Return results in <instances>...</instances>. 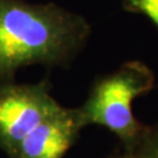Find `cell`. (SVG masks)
I'll list each match as a JSON object with an SVG mask.
<instances>
[{"label": "cell", "instance_id": "cell-1", "mask_svg": "<svg viewBox=\"0 0 158 158\" xmlns=\"http://www.w3.org/2000/svg\"><path fill=\"white\" fill-rule=\"evenodd\" d=\"M90 34L85 17L54 2L0 0V82L31 64L66 66Z\"/></svg>", "mask_w": 158, "mask_h": 158}, {"label": "cell", "instance_id": "cell-2", "mask_svg": "<svg viewBox=\"0 0 158 158\" xmlns=\"http://www.w3.org/2000/svg\"><path fill=\"white\" fill-rule=\"evenodd\" d=\"M153 85V73L141 61L125 62L116 72L96 80L88 98L77 108L83 127H104L118 137L123 147L129 145L143 128L132 113V102Z\"/></svg>", "mask_w": 158, "mask_h": 158}, {"label": "cell", "instance_id": "cell-3", "mask_svg": "<svg viewBox=\"0 0 158 158\" xmlns=\"http://www.w3.org/2000/svg\"><path fill=\"white\" fill-rule=\"evenodd\" d=\"M62 106L49 93V85L0 82V149L10 157L29 132Z\"/></svg>", "mask_w": 158, "mask_h": 158}, {"label": "cell", "instance_id": "cell-4", "mask_svg": "<svg viewBox=\"0 0 158 158\" xmlns=\"http://www.w3.org/2000/svg\"><path fill=\"white\" fill-rule=\"evenodd\" d=\"M83 128L77 108L61 107L20 142L11 158H62Z\"/></svg>", "mask_w": 158, "mask_h": 158}, {"label": "cell", "instance_id": "cell-5", "mask_svg": "<svg viewBox=\"0 0 158 158\" xmlns=\"http://www.w3.org/2000/svg\"><path fill=\"white\" fill-rule=\"evenodd\" d=\"M114 158H158V121L143 125L135 141L123 147V152Z\"/></svg>", "mask_w": 158, "mask_h": 158}, {"label": "cell", "instance_id": "cell-6", "mask_svg": "<svg viewBox=\"0 0 158 158\" xmlns=\"http://www.w3.org/2000/svg\"><path fill=\"white\" fill-rule=\"evenodd\" d=\"M122 6L127 12L148 17L158 28V0H122Z\"/></svg>", "mask_w": 158, "mask_h": 158}, {"label": "cell", "instance_id": "cell-7", "mask_svg": "<svg viewBox=\"0 0 158 158\" xmlns=\"http://www.w3.org/2000/svg\"><path fill=\"white\" fill-rule=\"evenodd\" d=\"M113 158H114V157H113Z\"/></svg>", "mask_w": 158, "mask_h": 158}]
</instances>
